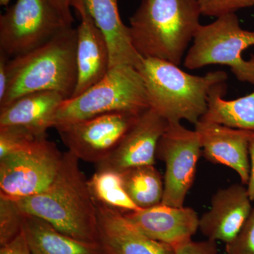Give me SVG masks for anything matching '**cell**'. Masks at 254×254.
<instances>
[{"mask_svg":"<svg viewBox=\"0 0 254 254\" xmlns=\"http://www.w3.org/2000/svg\"><path fill=\"white\" fill-rule=\"evenodd\" d=\"M78 162L71 152L64 153L50 186L38 194L15 201L23 213L43 219L68 236L100 243L96 205Z\"/></svg>","mask_w":254,"mask_h":254,"instance_id":"cell-1","label":"cell"},{"mask_svg":"<svg viewBox=\"0 0 254 254\" xmlns=\"http://www.w3.org/2000/svg\"><path fill=\"white\" fill-rule=\"evenodd\" d=\"M7 72L0 108L35 92L56 91L65 99L71 98L78 81L76 28H64L41 46L11 58Z\"/></svg>","mask_w":254,"mask_h":254,"instance_id":"cell-2","label":"cell"},{"mask_svg":"<svg viewBox=\"0 0 254 254\" xmlns=\"http://www.w3.org/2000/svg\"><path fill=\"white\" fill-rule=\"evenodd\" d=\"M200 15L198 0H143L130 18L132 44L143 58L179 66Z\"/></svg>","mask_w":254,"mask_h":254,"instance_id":"cell-3","label":"cell"},{"mask_svg":"<svg viewBox=\"0 0 254 254\" xmlns=\"http://www.w3.org/2000/svg\"><path fill=\"white\" fill-rule=\"evenodd\" d=\"M137 69L143 78L150 108L168 123H198L208 110L209 92L227 78L224 71L194 76L156 58H143Z\"/></svg>","mask_w":254,"mask_h":254,"instance_id":"cell-4","label":"cell"},{"mask_svg":"<svg viewBox=\"0 0 254 254\" xmlns=\"http://www.w3.org/2000/svg\"><path fill=\"white\" fill-rule=\"evenodd\" d=\"M150 105L143 78L129 65L110 68L106 75L86 91L64 100L55 115L53 128L105 114L139 115Z\"/></svg>","mask_w":254,"mask_h":254,"instance_id":"cell-5","label":"cell"},{"mask_svg":"<svg viewBox=\"0 0 254 254\" xmlns=\"http://www.w3.org/2000/svg\"><path fill=\"white\" fill-rule=\"evenodd\" d=\"M185 59V67L193 70L210 64L227 65L237 80L254 85V55L245 60L242 53L254 46V31L241 28L235 13L200 25Z\"/></svg>","mask_w":254,"mask_h":254,"instance_id":"cell-6","label":"cell"},{"mask_svg":"<svg viewBox=\"0 0 254 254\" xmlns=\"http://www.w3.org/2000/svg\"><path fill=\"white\" fill-rule=\"evenodd\" d=\"M63 153L47 137L0 159V197L18 200L44 191L58 175Z\"/></svg>","mask_w":254,"mask_h":254,"instance_id":"cell-7","label":"cell"},{"mask_svg":"<svg viewBox=\"0 0 254 254\" xmlns=\"http://www.w3.org/2000/svg\"><path fill=\"white\" fill-rule=\"evenodd\" d=\"M66 27L50 0H16L0 16V52L10 59L26 54Z\"/></svg>","mask_w":254,"mask_h":254,"instance_id":"cell-8","label":"cell"},{"mask_svg":"<svg viewBox=\"0 0 254 254\" xmlns=\"http://www.w3.org/2000/svg\"><path fill=\"white\" fill-rule=\"evenodd\" d=\"M202 155L199 136L180 123H168L160 137L156 158L165 164L163 204L183 207L194 182L197 165Z\"/></svg>","mask_w":254,"mask_h":254,"instance_id":"cell-9","label":"cell"},{"mask_svg":"<svg viewBox=\"0 0 254 254\" xmlns=\"http://www.w3.org/2000/svg\"><path fill=\"white\" fill-rule=\"evenodd\" d=\"M140 115L105 114L55 128L68 151L79 160L98 165L112 154Z\"/></svg>","mask_w":254,"mask_h":254,"instance_id":"cell-10","label":"cell"},{"mask_svg":"<svg viewBox=\"0 0 254 254\" xmlns=\"http://www.w3.org/2000/svg\"><path fill=\"white\" fill-rule=\"evenodd\" d=\"M194 130L199 136L203 157L210 163L232 169L242 185L247 186L250 175V148L254 132L202 120L195 124Z\"/></svg>","mask_w":254,"mask_h":254,"instance_id":"cell-11","label":"cell"},{"mask_svg":"<svg viewBox=\"0 0 254 254\" xmlns=\"http://www.w3.org/2000/svg\"><path fill=\"white\" fill-rule=\"evenodd\" d=\"M168 122L151 108L140 115L106 160L96 165L97 169H110L123 173L143 165H154L160 137Z\"/></svg>","mask_w":254,"mask_h":254,"instance_id":"cell-12","label":"cell"},{"mask_svg":"<svg viewBox=\"0 0 254 254\" xmlns=\"http://www.w3.org/2000/svg\"><path fill=\"white\" fill-rule=\"evenodd\" d=\"M133 225L152 240L173 247L191 240L199 230V217L193 208L160 204L123 212Z\"/></svg>","mask_w":254,"mask_h":254,"instance_id":"cell-13","label":"cell"},{"mask_svg":"<svg viewBox=\"0 0 254 254\" xmlns=\"http://www.w3.org/2000/svg\"><path fill=\"white\" fill-rule=\"evenodd\" d=\"M252 201L242 184L220 189L212 198L210 210L200 218V231L208 240L231 243L253 208Z\"/></svg>","mask_w":254,"mask_h":254,"instance_id":"cell-14","label":"cell"},{"mask_svg":"<svg viewBox=\"0 0 254 254\" xmlns=\"http://www.w3.org/2000/svg\"><path fill=\"white\" fill-rule=\"evenodd\" d=\"M70 4L81 20L76 28L78 81L73 98L104 77L110 68V57L106 38L87 12L83 0H70Z\"/></svg>","mask_w":254,"mask_h":254,"instance_id":"cell-15","label":"cell"},{"mask_svg":"<svg viewBox=\"0 0 254 254\" xmlns=\"http://www.w3.org/2000/svg\"><path fill=\"white\" fill-rule=\"evenodd\" d=\"M95 203L99 242L105 254H175L173 247L146 236L123 212L95 200Z\"/></svg>","mask_w":254,"mask_h":254,"instance_id":"cell-16","label":"cell"},{"mask_svg":"<svg viewBox=\"0 0 254 254\" xmlns=\"http://www.w3.org/2000/svg\"><path fill=\"white\" fill-rule=\"evenodd\" d=\"M64 97L56 91H39L20 97L0 108V127L18 126L38 137H47Z\"/></svg>","mask_w":254,"mask_h":254,"instance_id":"cell-17","label":"cell"},{"mask_svg":"<svg viewBox=\"0 0 254 254\" xmlns=\"http://www.w3.org/2000/svg\"><path fill=\"white\" fill-rule=\"evenodd\" d=\"M87 12L103 32L110 50V68L129 65L138 68L143 58L131 42L129 27L122 21L118 0H83Z\"/></svg>","mask_w":254,"mask_h":254,"instance_id":"cell-18","label":"cell"},{"mask_svg":"<svg viewBox=\"0 0 254 254\" xmlns=\"http://www.w3.org/2000/svg\"><path fill=\"white\" fill-rule=\"evenodd\" d=\"M23 233L31 254H106L100 243L76 240L43 219L26 213Z\"/></svg>","mask_w":254,"mask_h":254,"instance_id":"cell-19","label":"cell"},{"mask_svg":"<svg viewBox=\"0 0 254 254\" xmlns=\"http://www.w3.org/2000/svg\"><path fill=\"white\" fill-rule=\"evenodd\" d=\"M225 83L209 92L208 110L200 120L254 132V92L235 100L224 99Z\"/></svg>","mask_w":254,"mask_h":254,"instance_id":"cell-20","label":"cell"},{"mask_svg":"<svg viewBox=\"0 0 254 254\" xmlns=\"http://www.w3.org/2000/svg\"><path fill=\"white\" fill-rule=\"evenodd\" d=\"M121 173L125 190L138 208H148L162 203L164 179L154 165L136 167Z\"/></svg>","mask_w":254,"mask_h":254,"instance_id":"cell-21","label":"cell"},{"mask_svg":"<svg viewBox=\"0 0 254 254\" xmlns=\"http://www.w3.org/2000/svg\"><path fill=\"white\" fill-rule=\"evenodd\" d=\"M88 187L95 201L121 212L138 210L130 199L125 187L123 175L110 169H97L88 180Z\"/></svg>","mask_w":254,"mask_h":254,"instance_id":"cell-22","label":"cell"},{"mask_svg":"<svg viewBox=\"0 0 254 254\" xmlns=\"http://www.w3.org/2000/svg\"><path fill=\"white\" fill-rule=\"evenodd\" d=\"M25 213L15 200L0 197V246L12 242L23 231Z\"/></svg>","mask_w":254,"mask_h":254,"instance_id":"cell-23","label":"cell"},{"mask_svg":"<svg viewBox=\"0 0 254 254\" xmlns=\"http://www.w3.org/2000/svg\"><path fill=\"white\" fill-rule=\"evenodd\" d=\"M23 127H0V159L29 146L39 138Z\"/></svg>","mask_w":254,"mask_h":254,"instance_id":"cell-24","label":"cell"},{"mask_svg":"<svg viewBox=\"0 0 254 254\" xmlns=\"http://www.w3.org/2000/svg\"><path fill=\"white\" fill-rule=\"evenodd\" d=\"M198 1L202 15L217 18L254 6V0H198Z\"/></svg>","mask_w":254,"mask_h":254,"instance_id":"cell-25","label":"cell"},{"mask_svg":"<svg viewBox=\"0 0 254 254\" xmlns=\"http://www.w3.org/2000/svg\"><path fill=\"white\" fill-rule=\"evenodd\" d=\"M225 250L227 254H254V207L235 240L225 245Z\"/></svg>","mask_w":254,"mask_h":254,"instance_id":"cell-26","label":"cell"},{"mask_svg":"<svg viewBox=\"0 0 254 254\" xmlns=\"http://www.w3.org/2000/svg\"><path fill=\"white\" fill-rule=\"evenodd\" d=\"M175 254H218L217 242L208 240L195 242L192 240L173 247Z\"/></svg>","mask_w":254,"mask_h":254,"instance_id":"cell-27","label":"cell"},{"mask_svg":"<svg viewBox=\"0 0 254 254\" xmlns=\"http://www.w3.org/2000/svg\"><path fill=\"white\" fill-rule=\"evenodd\" d=\"M0 254H31L23 231L12 242L1 247Z\"/></svg>","mask_w":254,"mask_h":254,"instance_id":"cell-28","label":"cell"},{"mask_svg":"<svg viewBox=\"0 0 254 254\" xmlns=\"http://www.w3.org/2000/svg\"><path fill=\"white\" fill-rule=\"evenodd\" d=\"M67 26H72L73 18L71 11L70 0H50Z\"/></svg>","mask_w":254,"mask_h":254,"instance_id":"cell-29","label":"cell"},{"mask_svg":"<svg viewBox=\"0 0 254 254\" xmlns=\"http://www.w3.org/2000/svg\"><path fill=\"white\" fill-rule=\"evenodd\" d=\"M10 58L0 52V100L6 93L8 83L7 64Z\"/></svg>","mask_w":254,"mask_h":254,"instance_id":"cell-30","label":"cell"},{"mask_svg":"<svg viewBox=\"0 0 254 254\" xmlns=\"http://www.w3.org/2000/svg\"><path fill=\"white\" fill-rule=\"evenodd\" d=\"M250 180L247 185V190L251 200L254 201V139L252 142L250 148Z\"/></svg>","mask_w":254,"mask_h":254,"instance_id":"cell-31","label":"cell"},{"mask_svg":"<svg viewBox=\"0 0 254 254\" xmlns=\"http://www.w3.org/2000/svg\"><path fill=\"white\" fill-rule=\"evenodd\" d=\"M9 1L10 0H0V4H1V6H8Z\"/></svg>","mask_w":254,"mask_h":254,"instance_id":"cell-32","label":"cell"}]
</instances>
